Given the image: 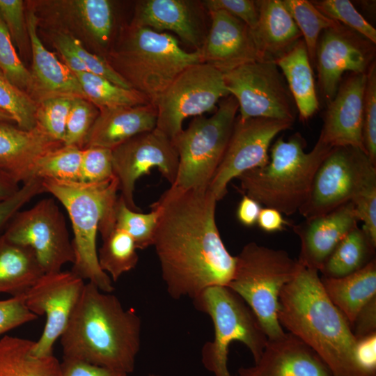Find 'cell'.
Here are the masks:
<instances>
[{"label":"cell","instance_id":"cell-1","mask_svg":"<svg viewBox=\"0 0 376 376\" xmlns=\"http://www.w3.org/2000/svg\"><path fill=\"white\" fill-rule=\"evenodd\" d=\"M216 197L208 189H166L150 207L158 213L152 245L171 297L191 299L227 285L235 256L226 249L215 220Z\"/></svg>","mask_w":376,"mask_h":376},{"label":"cell","instance_id":"cell-2","mask_svg":"<svg viewBox=\"0 0 376 376\" xmlns=\"http://www.w3.org/2000/svg\"><path fill=\"white\" fill-rule=\"evenodd\" d=\"M278 305L281 326L308 346L332 376H372L359 365L357 340L347 319L327 296L318 271L301 266L282 288Z\"/></svg>","mask_w":376,"mask_h":376},{"label":"cell","instance_id":"cell-3","mask_svg":"<svg viewBox=\"0 0 376 376\" xmlns=\"http://www.w3.org/2000/svg\"><path fill=\"white\" fill-rule=\"evenodd\" d=\"M141 330L133 309L88 282L60 338L63 358L129 375L140 350Z\"/></svg>","mask_w":376,"mask_h":376},{"label":"cell","instance_id":"cell-4","mask_svg":"<svg viewBox=\"0 0 376 376\" xmlns=\"http://www.w3.org/2000/svg\"><path fill=\"white\" fill-rule=\"evenodd\" d=\"M305 146L299 133L287 141L278 139L265 166L237 178L242 192L260 205L287 216L299 212L308 197L318 169L333 148L320 139L308 152Z\"/></svg>","mask_w":376,"mask_h":376},{"label":"cell","instance_id":"cell-5","mask_svg":"<svg viewBox=\"0 0 376 376\" xmlns=\"http://www.w3.org/2000/svg\"><path fill=\"white\" fill-rule=\"evenodd\" d=\"M107 61L155 105L182 71L203 63L199 50L186 52L173 36L132 24Z\"/></svg>","mask_w":376,"mask_h":376},{"label":"cell","instance_id":"cell-6","mask_svg":"<svg viewBox=\"0 0 376 376\" xmlns=\"http://www.w3.org/2000/svg\"><path fill=\"white\" fill-rule=\"evenodd\" d=\"M42 180L45 192L62 203L71 220L75 253L71 271L100 290L112 292V281L99 265L96 237L105 210L118 197V179L114 175L96 183Z\"/></svg>","mask_w":376,"mask_h":376},{"label":"cell","instance_id":"cell-7","mask_svg":"<svg viewBox=\"0 0 376 376\" xmlns=\"http://www.w3.org/2000/svg\"><path fill=\"white\" fill-rule=\"evenodd\" d=\"M301 267L285 251L253 242L235 256L233 275L227 287L251 309L268 339L285 334L278 320L279 297Z\"/></svg>","mask_w":376,"mask_h":376},{"label":"cell","instance_id":"cell-8","mask_svg":"<svg viewBox=\"0 0 376 376\" xmlns=\"http://www.w3.org/2000/svg\"><path fill=\"white\" fill-rule=\"evenodd\" d=\"M194 307L210 316L214 338L201 350V361L214 376H233L228 367L229 347L239 341L245 345L254 360L260 359L267 337L258 318L234 291L224 285L209 287L192 299Z\"/></svg>","mask_w":376,"mask_h":376},{"label":"cell","instance_id":"cell-9","mask_svg":"<svg viewBox=\"0 0 376 376\" xmlns=\"http://www.w3.org/2000/svg\"><path fill=\"white\" fill-rule=\"evenodd\" d=\"M232 95L220 100L210 117H195L173 139L178 155L175 183L183 189H208L228 146L238 111Z\"/></svg>","mask_w":376,"mask_h":376},{"label":"cell","instance_id":"cell-10","mask_svg":"<svg viewBox=\"0 0 376 376\" xmlns=\"http://www.w3.org/2000/svg\"><path fill=\"white\" fill-rule=\"evenodd\" d=\"M376 187V165L361 150L333 148L318 169L306 203L299 212L306 219L325 214Z\"/></svg>","mask_w":376,"mask_h":376},{"label":"cell","instance_id":"cell-11","mask_svg":"<svg viewBox=\"0 0 376 376\" xmlns=\"http://www.w3.org/2000/svg\"><path fill=\"white\" fill-rule=\"evenodd\" d=\"M228 95L223 72L207 63L193 65L173 80L155 103L156 128L173 139L183 130L187 118L213 111Z\"/></svg>","mask_w":376,"mask_h":376},{"label":"cell","instance_id":"cell-12","mask_svg":"<svg viewBox=\"0 0 376 376\" xmlns=\"http://www.w3.org/2000/svg\"><path fill=\"white\" fill-rule=\"evenodd\" d=\"M223 74L229 94L238 103L240 120L265 118L294 123L292 97L275 62H250Z\"/></svg>","mask_w":376,"mask_h":376},{"label":"cell","instance_id":"cell-13","mask_svg":"<svg viewBox=\"0 0 376 376\" xmlns=\"http://www.w3.org/2000/svg\"><path fill=\"white\" fill-rule=\"evenodd\" d=\"M3 235L9 240L30 247L44 273L61 270L73 263L75 253L65 220L52 198L15 214L6 226Z\"/></svg>","mask_w":376,"mask_h":376},{"label":"cell","instance_id":"cell-14","mask_svg":"<svg viewBox=\"0 0 376 376\" xmlns=\"http://www.w3.org/2000/svg\"><path fill=\"white\" fill-rule=\"evenodd\" d=\"M113 174L127 206L140 210L134 201L136 180L156 167L171 185L175 183L178 155L171 139L157 128L137 134L111 150Z\"/></svg>","mask_w":376,"mask_h":376},{"label":"cell","instance_id":"cell-15","mask_svg":"<svg viewBox=\"0 0 376 376\" xmlns=\"http://www.w3.org/2000/svg\"><path fill=\"white\" fill-rule=\"evenodd\" d=\"M85 283L71 270H61L44 274L24 294L28 308L46 318L42 333L33 345V355H53L54 344L64 332Z\"/></svg>","mask_w":376,"mask_h":376},{"label":"cell","instance_id":"cell-16","mask_svg":"<svg viewBox=\"0 0 376 376\" xmlns=\"http://www.w3.org/2000/svg\"><path fill=\"white\" fill-rule=\"evenodd\" d=\"M292 124L265 118L241 120L236 117L225 154L208 187L217 201L226 194L231 180L269 162L268 149L272 141L280 132L290 129Z\"/></svg>","mask_w":376,"mask_h":376},{"label":"cell","instance_id":"cell-17","mask_svg":"<svg viewBox=\"0 0 376 376\" xmlns=\"http://www.w3.org/2000/svg\"><path fill=\"white\" fill-rule=\"evenodd\" d=\"M375 45L339 24L319 38L315 64L320 93L329 102L335 96L345 72L366 73L375 61Z\"/></svg>","mask_w":376,"mask_h":376},{"label":"cell","instance_id":"cell-18","mask_svg":"<svg viewBox=\"0 0 376 376\" xmlns=\"http://www.w3.org/2000/svg\"><path fill=\"white\" fill-rule=\"evenodd\" d=\"M366 73H351L328 102L318 139L331 148L352 146L366 154L363 139Z\"/></svg>","mask_w":376,"mask_h":376},{"label":"cell","instance_id":"cell-19","mask_svg":"<svg viewBox=\"0 0 376 376\" xmlns=\"http://www.w3.org/2000/svg\"><path fill=\"white\" fill-rule=\"evenodd\" d=\"M209 14L210 28L198 49L203 63L224 73L247 63L264 61L246 24L223 10Z\"/></svg>","mask_w":376,"mask_h":376},{"label":"cell","instance_id":"cell-20","mask_svg":"<svg viewBox=\"0 0 376 376\" xmlns=\"http://www.w3.org/2000/svg\"><path fill=\"white\" fill-rule=\"evenodd\" d=\"M358 222L354 204L350 201L325 214L293 226L300 240L299 263L319 272L338 244L357 226Z\"/></svg>","mask_w":376,"mask_h":376},{"label":"cell","instance_id":"cell-21","mask_svg":"<svg viewBox=\"0 0 376 376\" xmlns=\"http://www.w3.org/2000/svg\"><path fill=\"white\" fill-rule=\"evenodd\" d=\"M238 376H332L321 359L290 333L268 339L257 362L240 367Z\"/></svg>","mask_w":376,"mask_h":376},{"label":"cell","instance_id":"cell-22","mask_svg":"<svg viewBox=\"0 0 376 376\" xmlns=\"http://www.w3.org/2000/svg\"><path fill=\"white\" fill-rule=\"evenodd\" d=\"M63 145L38 125L31 130H24L0 120V169L19 184L35 178L40 159Z\"/></svg>","mask_w":376,"mask_h":376},{"label":"cell","instance_id":"cell-23","mask_svg":"<svg viewBox=\"0 0 376 376\" xmlns=\"http://www.w3.org/2000/svg\"><path fill=\"white\" fill-rule=\"evenodd\" d=\"M157 110L152 103L99 109L84 147L113 150L132 137L156 128Z\"/></svg>","mask_w":376,"mask_h":376},{"label":"cell","instance_id":"cell-24","mask_svg":"<svg viewBox=\"0 0 376 376\" xmlns=\"http://www.w3.org/2000/svg\"><path fill=\"white\" fill-rule=\"evenodd\" d=\"M194 2L185 0H146L137 3L132 24L158 32L171 31L198 50L203 36Z\"/></svg>","mask_w":376,"mask_h":376},{"label":"cell","instance_id":"cell-25","mask_svg":"<svg viewBox=\"0 0 376 376\" xmlns=\"http://www.w3.org/2000/svg\"><path fill=\"white\" fill-rule=\"evenodd\" d=\"M27 30L32 52L31 72L38 95H67L84 98L81 85L75 76L55 54L46 49L37 32L38 19L33 10L26 16Z\"/></svg>","mask_w":376,"mask_h":376},{"label":"cell","instance_id":"cell-26","mask_svg":"<svg viewBox=\"0 0 376 376\" xmlns=\"http://www.w3.org/2000/svg\"><path fill=\"white\" fill-rule=\"evenodd\" d=\"M257 4L259 16L253 37L263 59L276 63L301 34L281 0L257 1Z\"/></svg>","mask_w":376,"mask_h":376},{"label":"cell","instance_id":"cell-27","mask_svg":"<svg viewBox=\"0 0 376 376\" xmlns=\"http://www.w3.org/2000/svg\"><path fill=\"white\" fill-rule=\"evenodd\" d=\"M323 289L352 327L361 308L376 296V260L339 278H320Z\"/></svg>","mask_w":376,"mask_h":376},{"label":"cell","instance_id":"cell-28","mask_svg":"<svg viewBox=\"0 0 376 376\" xmlns=\"http://www.w3.org/2000/svg\"><path fill=\"white\" fill-rule=\"evenodd\" d=\"M296 104L300 119L307 120L319 109L312 65L303 39L276 60Z\"/></svg>","mask_w":376,"mask_h":376},{"label":"cell","instance_id":"cell-29","mask_svg":"<svg viewBox=\"0 0 376 376\" xmlns=\"http://www.w3.org/2000/svg\"><path fill=\"white\" fill-rule=\"evenodd\" d=\"M44 274L30 247L0 235V293L24 295Z\"/></svg>","mask_w":376,"mask_h":376},{"label":"cell","instance_id":"cell-30","mask_svg":"<svg viewBox=\"0 0 376 376\" xmlns=\"http://www.w3.org/2000/svg\"><path fill=\"white\" fill-rule=\"evenodd\" d=\"M34 342L4 336L0 340V376H62L61 362L54 354H32Z\"/></svg>","mask_w":376,"mask_h":376},{"label":"cell","instance_id":"cell-31","mask_svg":"<svg viewBox=\"0 0 376 376\" xmlns=\"http://www.w3.org/2000/svg\"><path fill=\"white\" fill-rule=\"evenodd\" d=\"M375 248L376 244L368 234L357 226L338 244L320 272L327 278L350 274L375 258Z\"/></svg>","mask_w":376,"mask_h":376},{"label":"cell","instance_id":"cell-32","mask_svg":"<svg viewBox=\"0 0 376 376\" xmlns=\"http://www.w3.org/2000/svg\"><path fill=\"white\" fill-rule=\"evenodd\" d=\"M85 99L98 109L134 107L151 103L148 98L133 88H126L88 72H75Z\"/></svg>","mask_w":376,"mask_h":376},{"label":"cell","instance_id":"cell-33","mask_svg":"<svg viewBox=\"0 0 376 376\" xmlns=\"http://www.w3.org/2000/svg\"><path fill=\"white\" fill-rule=\"evenodd\" d=\"M97 251L100 268L116 282L125 273L134 269L139 261L134 240L125 231L114 228L102 237Z\"/></svg>","mask_w":376,"mask_h":376},{"label":"cell","instance_id":"cell-34","mask_svg":"<svg viewBox=\"0 0 376 376\" xmlns=\"http://www.w3.org/2000/svg\"><path fill=\"white\" fill-rule=\"evenodd\" d=\"M281 2L300 31L310 61L314 65L318 43L322 32L334 28L340 23L322 13L311 1L281 0Z\"/></svg>","mask_w":376,"mask_h":376},{"label":"cell","instance_id":"cell-35","mask_svg":"<svg viewBox=\"0 0 376 376\" xmlns=\"http://www.w3.org/2000/svg\"><path fill=\"white\" fill-rule=\"evenodd\" d=\"M68 2L88 35L100 46L107 47L113 25L111 1L75 0Z\"/></svg>","mask_w":376,"mask_h":376},{"label":"cell","instance_id":"cell-36","mask_svg":"<svg viewBox=\"0 0 376 376\" xmlns=\"http://www.w3.org/2000/svg\"><path fill=\"white\" fill-rule=\"evenodd\" d=\"M83 149L76 146H62L44 155L38 162L35 177L64 182H81Z\"/></svg>","mask_w":376,"mask_h":376},{"label":"cell","instance_id":"cell-37","mask_svg":"<svg viewBox=\"0 0 376 376\" xmlns=\"http://www.w3.org/2000/svg\"><path fill=\"white\" fill-rule=\"evenodd\" d=\"M157 216L154 209L149 213L132 210L127 206L122 196L117 197L113 210L115 228L130 235L137 249H145L152 245Z\"/></svg>","mask_w":376,"mask_h":376},{"label":"cell","instance_id":"cell-38","mask_svg":"<svg viewBox=\"0 0 376 376\" xmlns=\"http://www.w3.org/2000/svg\"><path fill=\"white\" fill-rule=\"evenodd\" d=\"M38 102L11 83L0 71V109L13 118L21 129L31 130L37 126Z\"/></svg>","mask_w":376,"mask_h":376},{"label":"cell","instance_id":"cell-39","mask_svg":"<svg viewBox=\"0 0 376 376\" xmlns=\"http://www.w3.org/2000/svg\"><path fill=\"white\" fill-rule=\"evenodd\" d=\"M0 71L15 86L38 101L32 74L18 56L10 36L1 18Z\"/></svg>","mask_w":376,"mask_h":376},{"label":"cell","instance_id":"cell-40","mask_svg":"<svg viewBox=\"0 0 376 376\" xmlns=\"http://www.w3.org/2000/svg\"><path fill=\"white\" fill-rule=\"evenodd\" d=\"M75 97H76L52 95L45 97L38 102L37 125L53 139L62 143L68 117Z\"/></svg>","mask_w":376,"mask_h":376},{"label":"cell","instance_id":"cell-41","mask_svg":"<svg viewBox=\"0 0 376 376\" xmlns=\"http://www.w3.org/2000/svg\"><path fill=\"white\" fill-rule=\"evenodd\" d=\"M312 3L324 15L376 43V29L360 14L350 1L321 0Z\"/></svg>","mask_w":376,"mask_h":376},{"label":"cell","instance_id":"cell-42","mask_svg":"<svg viewBox=\"0 0 376 376\" xmlns=\"http://www.w3.org/2000/svg\"><path fill=\"white\" fill-rule=\"evenodd\" d=\"M98 114V108L91 102L75 97L67 120L63 145L76 146L83 149L88 133Z\"/></svg>","mask_w":376,"mask_h":376},{"label":"cell","instance_id":"cell-43","mask_svg":"<svg viewBox=\"0 0 376 376\" xmlns=\"http://www.w3.org/2000/svg\"><path fill=\"white\" fill-rule=\"evenodd\" d=\"M363 139L366 154L376 165V65L375 61L366 73L363 100Z\"/></svg>","mask_w":376,"mask_h":376},{"label":"cell","instance_id":"cell-44","mask_svg":"<svg viewBox=\"0 0 376 376\" xmlns=\"http://www.w3.org/2000/svg\"><path fill=\"white\" fill-rule=\"evenodd\" d=\"M113 176L111 150L95 146L83 148L81 182H101Z\"/></svg>","mask_w":376,"mask_h":376},{"label":"cell","instance_id":"cell-45","mask_svg":"<svg viewBox=\"0 0 376 376\" xmlns=\"http://www.w3.org/2000/svg\"><path fill=\"white\" fill-rule=\"evenodd\" d=\"M58 35L82 61L88 72L102 77L121 87L132 88L125 79L109 63L107 60L86 50L77 38L64 33H58Z\"/></svg>","mask_w":376,"mask_h":376},{"label":"cell","instance_id":"cell-46","mask_svg":"<svg viewBox=\"0 0 376 376\" xmlns=\"http://www.w3.org/2000/svg\"><path fill=\"white\" fill-rule=\"evenodd\" d=\"M24 10L22 0H0V18L13 42L22 52L26 51L30 44Z\"/></svg>","mask_w":376,"mask_h":376},{"label":"cell","instance_id":"cell-47","mask_svg":"<svg viewBox=\"0 0 376 376\" xmlns=\"http://www.w3.org/2000/svg\"><path fill=\"white\" fill-rule=\"evenodd\" d=\"M37 318L26 306L24 295L0 300V335Z\"/></svg>","mask_w":376,"mask_h":376},{"label":"cell","instance_id":"cell-48","mask_svg":"<svg viewBox=\"0 0 376 376\" xmlns=\"http://www.w3.org/2000/svg\"><path fill=\"white\" fill-rule=\"evenodd\" d=\"M44 192L42 179L35 177L23 184L14 195L0 201V230L26 203Z\"/></svg>","mask_w":376,"mask_h":376},{"label":"cell","instance_id":"cell-49","mask_svg":"<svg viewBox=\"0 0 376 376\" xmlns=\"http://www.w3.org/2000/svg\"><path fill=\"white\" fill-rule=\"evenodd\" d=\"M202 5L208 10H223L240 19L253 31L258 21L257 1L251 0H206Z\"/></svg>","mask_w":376,"mask_h":376},{"label":"cell","instance_id":"cell-50","mask_svg":"<svg viewBox=\"0 0 376 376\" xmlns=\"http://www.w3.org/2000/svg\"><path fill=\"white\" fill-rule=\"evenodd\" d=\"M351 202L359 221L363 222V230L376 244V187L362 192Z\"/></svg>","mask_w":376,"mask_h":376},{"label":"cell","instance_id":"cell-51","mask_svg":"<svg viewBox=\"0 0 376 376\" xmlns=\"http://www.w3.org/2000/svg\"><path fill=\"white\" fill-rule=\"evenodd\" d=\"M61 370L62 376H129L120 371L64 358L61 362ZM148 376L160 375L151 374Z\"/></svg>","mask_w":376,"mask_h":376},{"label":"cell","instance_id":"cell-52","mask_svg":"<svg viewBox=\"0 0 376 376\" xmlns=\"http://www.w3.org/2000/svg\"><path fill=\"white\" fill-rule=\"evenodd\" d=\"M351 328L357 340L376 334V296L361 308Z\"/></svg>","mask_w":376,"mask_h":376},{"label":"cell","instance_id":"cell-53","mask_svg":"<svg viewBox=\"0 0 376 376\" xmlns=\"http://www.w3.org/2000/svg\"><path fill=\"white\" fill-rule=\"evenodd\" d=\"M357 359L369 375L376 376V334L357 340Z\"/></svg>","mask_w":376,"mask_h":376},{"label":"cell","instance_id":"cell-54","mask_svg":"<svg viewBox=\"0 0 376 376\" xmlns=\"http://www.w3.org/2000/svg\"><path fill=\"white\" fill-rule=\"evenodd\" d=\"M257 224L263 230L274 233L282 230L288 223L278 210L264 207L259 213Z\"/></svg>","mask_w":376,"mask_h":376},{"label":"cell","instance_id":"cell-55","mask_svg":"<svg viewBox=\"0 0 376 376\" xmlns=\"http://www.w3.org/2000/svg\"><path fill=\"white\" fill-rule=\"evenodd\" d=\"M261 209L257 201L244 195L237 207V217L244 226H252L257 223Z\"/></svg>","mask_w":376,"mask_h":376},{"label":"cell","instance_id":"cell-56","mask_svg":"<svg viewBox=\"0 0 376 376\" xmlns=\"http://www.w3.org/2000/svg\"><path fill=\"white\" fill-rule=\"evenodd\" d=\"M54 44L59 52L64 64L74 73L81 72H88L84 64L75 54V53L68 46L58 34L54 38Z\"/></svg>","mask_w":376,"mask_h":376},{"label":"cell","instance_id":"cell-57","mask_svg":"<svg viewBox=\"0 0 376 376\" xmlns=\"http://www.w3.org/2000/svg\"><path fill=\"white\" fill-rule=\"evenodd\" d=\"M19 188L17 181L0 169V201L12 196Z\"/></svg>","mask_w":376,"mask_h":376},{"label":"cell","instance_id":"cell-58","mask_svg":"<svg viewBox=\"0 0 376 376\" xmlns=\"http://www.w3.org/2000/svg\"><path fill=\"white\" fill-rule=\"evenodd\" d=\"M0 120L14 123L15 121L11 116L0 109Z\"/></svg>","mask_w":376,"mask_h":376}]
</instances>
